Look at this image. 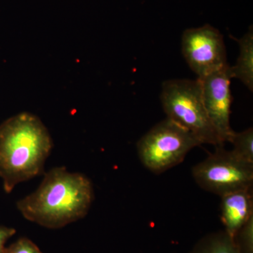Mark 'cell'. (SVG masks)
I'll list each match as a JSON object with an SVG mask.
<instances>
[{
	"label": "cell",
	"instance_id": "1",
	"mask_svg": "<svg viewBox=\"0 0 253 253\" xmlns=\"http://www.w3.org/2000/svg\"><path fill=\"white\" fill-rule=\"evenodd\" d=\"M93 200L94 189L87 176L57 167L45 173L36 191L16 206L27 220L56 229L85 217Z\"/></svg>",
	"mask_w": 253,
	"mask_h": 253
},
{
	"label": "cell",
	"instance_id": "2",
	"mask_svg": "<svg viewBox=\"0 0 253 253\" xmlns=\"http://www.w3.org/2000/svg\"><path fill=\"white\" fill-rule=\"evenodd\" d=\"M52 148L47 128L33 113H18L0 124V177L5 192L43 174Z\"/></svg>",
	"mask_w": 253,
	"mask_h": 253
},
{
	"label": "cell",
	"instance_id": "3",
	"mask_svg": "<svg viewBox=\"0 0 253 253\" xmlns=\"http://www.w3.org/2000/svg\"><path fill=\"white\" fill-rule=\"evenodd\" d=\"M161 101L167 118L185 128L203 144L223 146L208 117L199 80L174 79L164 82Z\"/></svg>",
	"mask_w": 253,
	"mask_h": 253
},
{
	"label": "cell",
	"instance_id": "4",
	"mask_svg": "<svg viewBox=\"0 0 253 253\" xmlns=\"http://www.w3.org/2000/svg\"><path fill=\"white\" fill-rule=\"evenodd\" d=\"M201 145L192 133L166 118L146 132L136 148L143 166L161 174L182 162L191 150Z\"/></svg>",
	"mask_w": 253,
	"mask_h": 253
},
{
	"label": "cell",
	"instance_id": "5",
	"mask_svg": "<svg viewBox=\"0 0 253 253\" xmlns=\"http://www.w3.org/2000/svg\"><path fill=\"white\" fill-rule=\"evenodd\" d=\"M215 147L214 153L193 168V177L198 185L219 196L253 188V163L240 159L223 146Z\"/></svg>",
	"mask_w": 253,
	"mask_h": 253
},
{
	"label": "cell",
	"instance_id": "6",
	"mask_svg": "<svg viewBox=\"0 0 253 253\" xmlns=\"http://www.w3.org/2000/svg\"><path fill=\"white\" fill-rule=\"evenodd\" d=\"M181 51L198 78L229 66L223 36L210 24L186 29L181 36Z\"/></svg>",
	"mask_w": 253,
	"mask_h": 253
},
{
	"label": "cell",
	"instance_id": "7",
	"mask_svg": "<svg viewBox=\"0 0 253 253\" xmlns=\"http://www.w3.org/2000/svg\"><path fill=\"white\" fill-rule=\"evenodd\" d=\"M228 66L201 78L203 101L211 120L223 144L230 142L234 131L230 126L231 75Z\"/></svg>",
	"mask_w": 253,
	"mask_h": 253
},
{
	"label": "cell",
	"instance_id": "8",
	"mask_svg": "<svg viewBox=\"0 0 253 253\" xmlns=\"http://www.w3.org/2000/svg\"><path fill=\"white\" fill-rule=\"evenodd\" d=\"M221 197V221L224 231L234 238L253 216V188L238 190Z\"/></svg>",
	"mask_w": 253,
	"mask_h": 253
},
{
	"label": "cell",
	"instance_id": "9",
	"mask_svg": "<svg viewBox=\"0 0 253 253\" xmlns=\"http://www.w3.org/2000/svg\"><path fill=\"white\" fill-rule=\"evenodd\" d=\"M239 55L234 66L229 67L231 78L239 80L250 91H253V28L238 40Z\"/></svg>",
	"mask_w": 253,
	"mask_h": 253
},
{
	"label": "cell",
	"instance_id": "10",
	"mask_svg": "<svg viewBox=\"0 0 253 253\" xmlns=\"http://www.w3.org/2000/svg\"><path fill=\"white\" fill-rule=\"evenodd\" d=\"M190 253H239L234 238L225 231L211 233L199 240Z\"/></svg>",
	"mask_w": 253,
	"mask_h": 253
},
{
	"label": "cell",
	"instance_id": "11",
	"mask_svg": "<svg viewBox=\"0 0 253 253\" xmlns=\"http://www.w3.org/2000/svg\"><path fill=\"white\" fill-rule=\"evenodd\" d=\"M230 143L232 152L240 159L253 164V129L250 127L240 132L234 131Z\"/></svg>",
	"mask_w": 253,
	"mask_h": 253
},
{
	"label": "cell",
	"instance_id": "12",
	"mask_svg": "<svg viewBox=\"0 0 253 253\" xmlns=\"http://www.w3.org/2000/svg\"><path fill=\"white\" fill-rule=\"evenodd\" d=\"M239 253H253V216L234 236Z\"/></svg>",
	"mask_w": 253,
	"mask_h": 253
},
{
	"label": "cell",
	"instance_id": "13",
	"mask_svg": "<svg viewBox=\"0 0 253 253\" xmlns=\"http://www.w3.org/2000/svg\"><path fill=\"white\" fill-rule=\"evenodd\" d=\"M2 253H44L38 246L28 238H20L9 247L5 248Z\"/></svg>",
	"mask_w": 253,
	"mask_h": 253
},
{
	"label": "cell",
	"instance_id": "14",
	"mask_svg": "<svg viewBox=\"0 0 253 253\" xmlns=\"http://www.w3.org/2000/svg\"><path fill=\"white\" fill-rule=\"evenodd\" d=\"M16 229L14 228L0 226V253H2L5 249L6 241L16 234Z\"/></svg>",
	"mask_w": 253,
	"mask_h": 253
}]
</instances>
